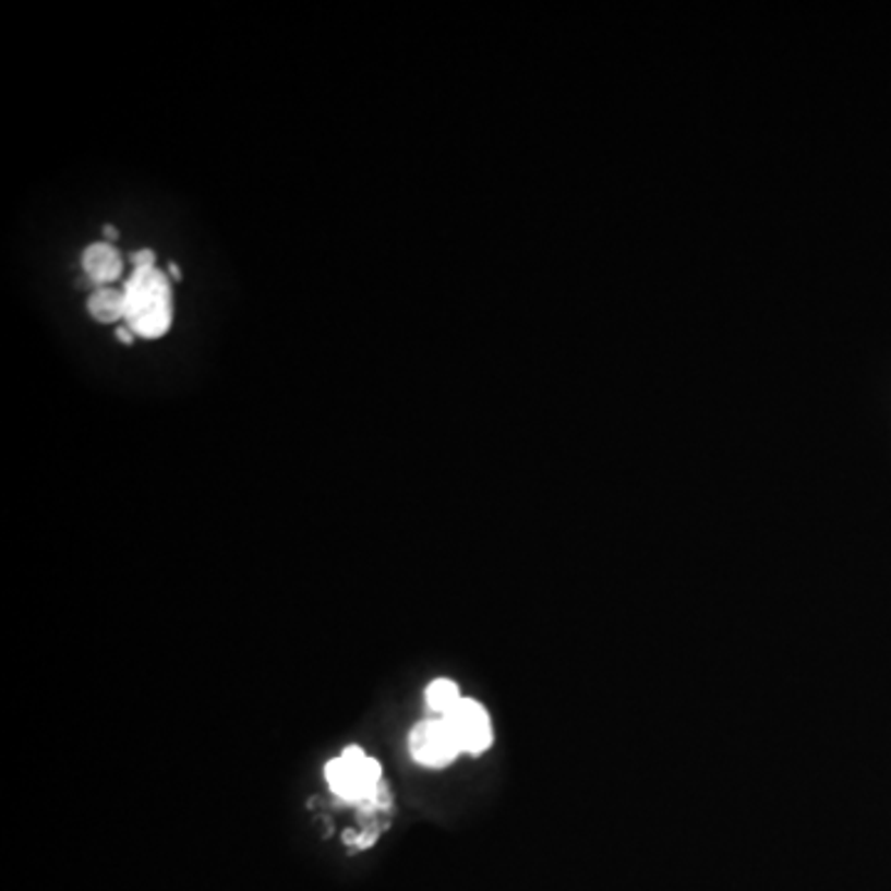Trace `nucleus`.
I'll return each mask as SVG.
<instances>
[{
  "label": "nucleus",
  "instance_id": "obj_3",
  "mask_svg": "<svg viewBox=\"0 0 891 891\" xmlns=\"http://www.w3.org/2000/svg\"><path fill=\"white\" fill-rule=\"evenodd\" d=\"M444 721L448 723V729H451L461 752L481 756V752L491 748L493 743L491 715L479 701H473V698H461V701L444 715Z\"/></svg>",
  "mask_w": 891,
  "mask_h": 891
},
{
  "label": "nucleus",
  "instance_id": "obj_10",
  "mask_svg": "<svg viewBox=\"0 0 891 891\" xmlns=\"http://www.w3.org/2000/svg\"><path fill=\"white\" fill-rule=\"evenodd\" d=\"M117 236H119V233H117V228H115V226H105V238H107V243H109V241H117Z\"/></svg>",
  "mask_w": 891,
  "mask_h": 891
},
{
  "label": "nucleus",
  "instance_id": "obj_2",
  "mask_svg": "<svg viewBox=\"0 0 891 891\" xmlns=\"http://www.w3.org/2000/svg\"><path fill=\"white\" fill-rule=\"evenodd\" d=\"M325 775L333 793L352 803H366L382 787L380 762L357 746L345 748L342 756L329 760Z\"/></svg>",
  "mask_w": 891,
  "mask_h": 891
},
{
  "label": "nucleus",
  "instance_id": "obj_1",
  "mask_svg": "<svg viewBox=\"0 0 891 891\" xmlns=\"http://www.w3.org/2000/svg\"><path fill=\"white\" fill-rule=\"evenodd\" d=\"M124 325L136 337L156 339L169 333L173 320L171 282L159 268H134L124 285Z\"/></svg>",
  "mask_w": 891,
  "mask_h": 891
},
{
  "label": "nucleus",
  "instance_id": "obj_4",
  "mask_svg": "<svg viewBox=\"0 0 891 891\" xmlns=\"http://www.w3.org/2000/svg\"><path fill=\"white\" fill-rule=\"evenodd\" d=\"M409 750L413 760L429 768H444L461 752L444 719H431L413 725L409 736Z\"/></svg>",
  "mask_w": 891,
  "mask_h": 891
},
{
  "label": "nucleus",
  "instance_id": "obj_11",
  "mask_svg": "<svg viewBox=\"0 0 891 891\" xmlns=\"http://www.w3.org/2000/svg\"><path fill=\"white\" fill-rule=\"evenodd\" d=\"M169 273H171L173 280H181V270H179L177 263H169Z\"/></svg>",
  "mask_w": 891,
  "mask_h": 891
},
{
  "label": "nucleus",
  "instance_id": "obj_6",
  "mask_svg": "<svg viewBox=\"0 0 891 891\" xmlns=\"http://www.w3.org/2000/svg\"><path fill=\"white\" fill-rule=\"evenodd\" d=\"M89 315L97 320V323L109 325L117 323V320H124L127 312V298L124 290L112 288V285H105V288H95L89 300H87Z\"/></svg>",
  "mask_w": 891,
  "mask_h": 891
},
{
  "label": "nucleus",
  "instance_id": "obj_5",
  "mask_svg": "<svg viewBox=\"0 0 891 891\" xmlns=\"http://www.w3.org/2000/svg\"><path fill=\"white\" fill-rule=\"evenodd\" d=\"M82 270L95 288H105L122 275V255L112 243H95L82 253Z\"/></svg>",
  "mask_w": 891,
  "mask_h": 891
},
{
  "label": "nucleus",
  "instance_id": "obj_9",
  "mask_svg": "<svg viewBox=\"0 0 891 891\" xmlns=\"http://www.w3.org/2000/svg\"><path fill=\"white\" fill-rule=\"evenodd\" d=\"M117 339H119V342H124V345H132L134 342V333L127 325L117 327Z\"/></svg>",
  "mask_w": 891,
  "mask_h": 891
},
{
  "label": "nucleus",
  "instance_id": "obj_7",
  "mask_svg": "<svg viewBox=\"0 0 891 891\" xmlns=\"http://www.w3.org/2000/svg\"><path fill=\"white\" fill-rule=\"evenodd\" d=\"M458 701H461V694H458V686L454 682H448V678H436V682H431V686L426 688L429 709L441 713V719H444Z\"/></svg>",
  "mask_w": 891,
  "mask_h": 891
},
{
  "label": "nucleus",
  "instance_id": "obj_8",
  "mask_svg": "<svg viewBox=\"0 0 891 891\" xmlns=\"http://www.w3.org/2000/svg\"><path fill=\"white\" fill-rule=\"evenodd\" d=\"M132 263H134V268H154L156 255L149 251V248H144V251H136L132 255Z\"/></svg>",
  "mask_w": 891,
  "mask_h": 891
}]
</instances>
